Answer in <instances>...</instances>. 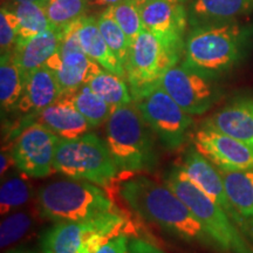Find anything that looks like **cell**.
<instances>
[{"label": "cell", "mask_w": 253, "mask_h": 253, "mask_svg": "<svg viewBox=\"0 0 253 253\" xmlns=\"http://www.w3.org/2000/svg\"><path fill=\"white\" fill-rule=\"evenodd\" d=\"M31 197V189L23 179L12 177L2 183L0 190V209L1 214L8 213L15 208L21 207Z\"/></svg>", "instance_id": "obj_30"}, {"label": "cell", "mask_w": 253, "mask_h": 253, "mask_svg": "<svg viewBox=\"0 0 253 253\" xmlns=\"http://www.w3.org/2000/svg\"><path fill=\"white\" fill-rule=\"evenodd\" d=\"M26 74L13 58V53H2L0 58V103L1 112L14 113L23 95Z\"/></svg>", "instance_id": "obj_23"}, {"label": "cell", "mask_w": 253, "mask_h": 253, "mask_svg": "<svg viewBox=\"0 0 253 253\" xmlns=\"http://www.w3.org/2000/svg\"><path fill=\"white\" fill-rule=\"evenodd\" d=\"M135 103L167 149L177 150L184 144L194 121L162 87H156Z\"/></svg>", "instance_id": "obj_9"}, {"label": "cell", "mask_w": 253, "mask_h": 253, "mask_svg": "<svg viewBox=\"0 0 253 253\" xmlns=\"http://www.w3.org/2000/svg\"><path fill=\"white\" fill-rule=\"evenodd\" d=\"M204 125L253 147V96L232 100L205 120Z\"/></svg>", "instance_id": "obj_18"}, {"label": "cell", "mask_w": 253, "mask_h": 253, "mask_svg": "<svg viewBox=\"0 0 253 253\" xmlns=\"http://www.w3.org/2000/svg\"><path fill=\"white\" fill-rule=\"evenodd\" d=\"M72 99L75 108L93 128L102 126L112 115V107L95 94L88 84H84L79 89L72 91Z\"/></svg>", "instance_id": "obj_26"}, {"label": "cell", "mask_w": 253, "mask_h": 253, "mask_svg": "<svg viewBox=\"0 0 253 253\" xmlns=\"http://www.w3.org/2000/svg\"><path fill=\"white\" fill-rule=\"evenodd\" d=\"M161 87L189 115L207 113L220 97L214 79L178 63L168 69Z\"/></svg>", "instance_id": "obj_11"}, {"label": "cell", "mask_w": 253, "mask_h": 253, "mask_svg": "<svg viewBox=\"0 0 253 253\" xmlns=\"http://www.w3.org/2000/svg\"><path fill=\"white\" fill-rule=\"evenodd\" d=\"M231 203L248 227V238L253 244V169L220 171Z\"/></svg>", "instance_id": "obj_22"}, {"label": "cell", "mask_w": 253, "mask_h": 253, "mask_svg": "<svg viewBox=\"0 0 253 253\" xmlns=\"http://www.w3.org/2000/svg\"><path fill=\"white\" fill-rule=\"evenodd\" d=\"M120 194L129 208L144 219L185 242L216 250L201 221L166 183L136 176L122 183Z\"/></svg>", "instance_id": "obj_1"}, {"label": "cell", "mask_w": 253, "mask_h": 253, "mask_svg": "<svg viewBox=\"0 0 253 253\" xmlns=\"http://www.w3.org/2000/svg\"><path fill=\"white\" fill-rule=\"evenodd\" d=\"M126 81L125 78L103 69L87 84L95 94L99 95L101 99L106 101L114 109L134 101L128 82Z\"/></svg>", "instance_id": "obj_24"}, {"label": "cell", "mask_w": 253, "mask_h": 253, "mask_svg": "<svg viewBox=\"0 0 253 253\" xmlns=\"http://www.w3.org/2000/svg\"><path fill=\"white\" fill-rule=\"evenodd\" d=\"M129 238L126 233L114 237L96 249L93 253H129Z\"/></svg>", "instance_id": "obj_33"}, {"label": "cell", "mask_w": 253, "mask_h": 253, "mask_svg": "<svg viewBox=\"0 0 253 253\" xmlns=\"http://www.w3.org/2000/svg\"><path fill=\"white\" fill-rule=\"evenodd\" d=\"M12 9L17 15L19 23L18 42L31 39L50 27L45 7L40 2H18L13 4Z\"/></svg>", "instance_id": "obj_25"}, {"label": "cell", "mask_w": 253, "mask_h": 253, "mask_svg": "<svg viewBox=\"0 0 253 253\" xmlns=\"http://www.w3.org/2000/svg\"><path fill=\"white\" fill-rule=\"evenodd\" d=\"M32 225V217L26 212H14L6 217L0 226V245L8 248L26 235Z\"/></svg>", "instance_id": "obj_31"}, {"label": "cell", "mask_w": 253, "mask_h": 253, "mask_svg": "<svg viewBox=\"0 0 253 253\" xmlns=\"http://www.w3.org/2000/svg\"><path fill=\"white\" fill-rule=\"evenodd\" d=\"M164 183L178 195L197 217L221 253H253V244L229 214L189 178L182 167L167 172Z\"/></svg>", "instance_id": "obj_4"}, {"label": "cell", "mask_w": 253, "mask_h": 253, "mask_svg": "<svg viewBox=\"0 0 253 253\" xmlns=\"http://www.w3.org/2000/svg\"><path fill=\"white\" fill-rule=\"evenodd\" d=\"M182 168L196 186H198L205 195L212 199L218 207L223 209L231 219L237 224V226L242 230V232L248 237V227L244 219L240 217V214L237 212L235 207L231 203L220 170L217 169L195 147L186 150L183 157Z\"/></svg>", "instance_id": "obj_15"}, {"label": "cell", "mask_w": 253, "mask_h": 253, "mask_svg": "<svg viewBox=\"0 0 253 253\" xmlns=\"http://www.w3.org/2000/svg\"><path fill=\"white\" fill-rule=\"evenodd\" d=\"M128 221L120 212L93 219L55 223L41 238L42 253H93L114 237L126 233Z\"/></svg>", "instance_id": "obj_7"}, {"label": "cell", "mask_w": 253, "mask_h": 253, "mask_svg": "<svg viewBox=\"0 0 253 253\" xmlns=\"http://www.w3.org/2000/svg\"><path fill=\"white\" fill-rule=\"evenodd\" d=\"M129 253H164L150 242L140 238L129 240Z\"/></svg>", "instance_id": "obj_34"}, {"label": "cell", "mask_w": 253, "mask_h": 253, "mask_svg": "<svg viewBox=\"0 0 253 253\" xmlns=\"http://www.w3.org/2000/svg\"><path fill=\"white\" fill-rule=\"evenodd\" d=\"M78 37L82 49L91 60L99 63L106 71L126 79V69L122 67L101 34L96 18L89 15L82 18L78 30Z\"/></svg>", "instance_id": "obj_21"}, {"label": "cell", "mask_w": 253, "mask_h": 253, "mask_svg": "<svg viewBox=\"0 0 253 253\" xmlns=\"http://www.w3.org/2000/svg\"><path fill=\"white\" fill-rule=\"evenodd\" d=\"M34 122L45 126L61 138H75L93 129L80 112L75 108L72 99V91L62 93L59 99L40 112Z\"/></svg>", "instance_id": "obj_17"}, {"label": "cell", "mask_w": 253, "mask_h": 253, "mask_svg": "<svg viewBox=\"0 0 253 253\" xmlns=\"http://www.w3.org/2000/svg\"><path fill=\"white\" fill-rule=\"evenodd\" d=\"M96 21L101 34H102L106 42L108 43L109 48L118 58L122 67L126 69L130 42H129L125 32L114 19L112 8H104V11L101 12L96 17Z\"/></svg>", "instance_id": "obj_28"}, {"label": "cell", "mask_w": 253, "mask_h": 253, "mask_svg": "<svg viewBox=\"0 0 253 253\" xmlns=\"http://www.w3.org/2000/svg\"><path fill=\"white\" fill-rule=\"evenodd\" d=\"M166 1L177 2V4H184V2H185V1H188V0H166Z\"/></svg>", "instance_id": "obj_39"}, {"label": "cell", "mask_w": 253, "mask_h": 253, "mask_svg": "<svg viewBox=\"0 0 253 253\" xmlns=\"http://www.w3.org/2000/svg\"><path fill=\"white\" fill-rule=\"evenodd\" d=\"M18 18L13 9L2 6L0 11V47L2 53L13 52L18 42Z\"/></svg>", "instance_id": "obj_32"}, {"label": "cell", "mask_w": 253, "mask_h": 253, "mask_svg": "<svg viewBox=\"0 0 253 253\" xmlns=\"http://www.w3.org/2000/svg\"><path fill=\"white\" fill-rule=\"evenodd\" d=\"M114 19L120 25L128 38L129 42H132L138 34L143 31L140 11L134 0H121L116 5L110 6Z\"/></svg>", "instance_id": "obj_29"}, {"label": "cell", "mask_w": 253, "mask_h": 253, "mask_svg": "<svg viewBox=\"0 0 253 253\" xmlns=\"http://www.w3.org/2000/svg\"><path fill=\"white\" fill-rule=\"evenodd\" d=\"M9 157H11V155L5 153V151H2V153H1V175L6 171V170L8 169V164L12 162V161L9 162V160H8ZM12 163H13V162H12Z\"/></svg>", "instance_id": "obj_36"}, {"label": "cell", "mask_w": 253, "mask_h": 253, "mask_svg": "<svg viewBox=\"0 0 253 253\" xmlns=\"http://www.w3.org/2000/svg\"><path fill=\"white\" fill-rule=\"evenodd\" d=\"M61 94L62 89L58 79L47 66L28 73L23 95L14 110V113L21 115L19 132L32 125L38 114L54 103Z\"/></svg>", "instance_id": "obj_16"}, {"label": "cell", "mask_w": 253, "mask_h": 253, "mask_svg": "<svg viewBox=\"0 0 253 253\" xmlns=\"http://www.w3.org/2000/svg\"><path fill=\"white\" fill-rule=\"evenodd\" d=\"M181 56V53L169 48L150 32L142 31L130 43L126 65V80L134 102L161 86L164 74L178 63Z\"/></svg>", "instance_id": "obj_8"}, {"label": "cell", "mask_w": 253, "mask_h": 253, "mask_svg": "<svg viewBox=\"0 0 253 253\" xmlns=\"http://www.w3.org/2000/svg\"><path fill=\"white\" fill-rule=\"evenodd\" d=\"M252 42L251 24L235 20L199 25L186 37L183 65L216 79L235 68Z\"/></svg>", "instance_id": "obj_2"}, {"label": "cell", "mask_w": 253, "mask_h": 253, "mask_svg": "<svg viewBox=\"0 0 253 253\" xmlns=\"http://www.w3.org/2000/svg\"><path fill=\"white\" fill-rule=\"evenodd\" d=\"M194 147L220 171H244L253 169V147L202 125L192 136Z\"/></svg>", "instance_id": "obj_13"}, {"label": "cell", "mask_w": 253, "mask_h": 253, "mask_svg": "<svg viewBox=\"0 0 253 253\" xmlns=\"http://www.w3.org/2000/svg\"><path fill=\"white\" fill-rule=\"evenodd\" d=\"M121 0H88V6H89V8H108L110 6L116 5Z\"/></svg>", "instance_id": "obj_35"}, {"label": "cell", "mask_w": 253, "mask_h": 253, "mask_svg": "<svg viewBox=\"0 0 253 253\" xmlns=\"http://www.w3.org/2000/svg\"><path fill=\"white\" fill-rule=\"evenodd\" d=\"M6 253H37L36 251H32V250H27V249H13L9 250Z\"/></svg>", "instance_id": "obj_37"}, {"label": "cell", "mask_w": 253, "mask_h": 253, "mask_svg": "<svg viewBox=\"0 0 253 253\" xmlns=\"http://www.w3.org/2000/svg\"><path fill=\"white\" fill-rule=\"evenodd\" d=\"M81 19L60 33L58 52L45 63L55 74L62 93L79 89L103 71L99 63L91 60L82 49L78 37Z\"/></svg>", "instance_id": "obj_10"}, {"label": "cell", "mask_w": 253, "mask_h": 253, "mask_svg": "<svg viewBox=\"0 0 253 253\" xmlns=\"http://www.w3.org/2000/svg\"><path fill=\"white\" fill-rule=\"evenodd\" d=\"M12 1H13V4H18V2H26V1H36L43 5L47 0H12Z\"/></svg>", "instance_id": "obj_38"}, {"label": "cell", "mask_w": 253, "mask_h": 253, "mask_svg": "<svg viewBox=\"0 0 253 253\" xmlns=\"http://www.w3.org/2000/svg\"><path fill=\"white\" fill-rule=\"evenodd\" d=\"M54 171L73 179L108 186L120 172L106 141L95 134L60 138L54 156Z\"/></svg>", "instance_id": "obj_6"}, {"label": "cell", "mask_w": 253, "mask_h": 253, "mask_svg": "<svg viewBox=\"0 0 253 253\" xmlns=\"http://www.w3.org/2000/svg\"><path fill=\"white\" fill-rule=\"evenodd\" d=\"M50 27L61 32L86 15L88 0H47L43 4Z\"/></svg>", "instance_id": "obj_27"}, {"label": "cell", "mask_w": 253, "mask_h": 253, "mask_svg": "<svg viewBox=\"0 0 253 253\" xmlns=\"http://www.w3.org/2000/svg\"><path fill=\"white\" fill-rule=\"evenodd\" d=\"M60 138L45 126L34 122L15 136L11 150L13 163L25 175L43 178L54 170V156Z\"/></svg>", "instance_id": "obj_12"}, {"label": "cell", "mask_w": 253, "mask_h": 253, "mask_svg": "<svg viewBox=\"0 0 253 253\" xmlns=\"http://www.w3.org/2000/svg\"><path fill=\"white\" fill-rule=\"evenodd\" d=\"M253 12V0H192L190 23L199 25L235 21Z\"/></svg>", "instance_id": "obj_20"}, {"label": "cell", "mask_w": 253, "mask_h": 253, "mask_svg": "<svg viewBox=\"0 0 253 253\" xmlns=\"http://www.w3.org/2000/svg\"><path fill=\"white\" fill-rule=\"evenodd\" d=\"M60 32L49 27L38 36L25 41H19L13 49V58L25 74L38 69L58 52Z\"/></svg>", "instance_id": "obj_19"}, {"label": "cell", "mask_w": 253, "mask_h": 253, "mask_svg": "<svg viewBox=\"0 0 253 253\" xmlns=\"http://www.w3.org/2000/svg\"><path fill=\"white\" fill-rule=\"evenodd\" d=\"M153 134L134 101L113 109L106 122V143L120 171L137 173L157 167Z\"/></svg>", "instance_id": "obj_3"}, {"label": "cell", "mask_w": 253, "mask_h": 253, "mask_svg": "<svg viewBox=\"0 0 253 253\" xmlns=\"http://www.w3.org/2000/svg\"><path fill=\"white\" fill-rule=\"evenodd\" d=\"M140 11L143 30L150 32L164 45L183 54L188 12L183 4L166 0H134Z\"/></svg>", "instance_id": "obj_14"}, {"label": "cell", "mask_w": 253, "mask_h": 253, "mask_svg": "<svg viewBox=\"0 0 253 253\" xmlns=\"http://www.w3.org/2000/svg\"><path fill=\"white\" fill-rule=\"evenodd\" d=\"M38 205L41 216L54 223L88 220L119 211L99 185L73 178L40 188Z\"/></svg>", "instance_id": "obj_5"}]
</instances>
